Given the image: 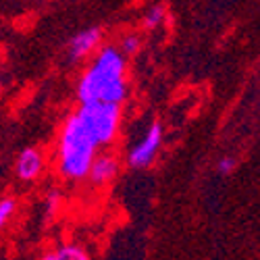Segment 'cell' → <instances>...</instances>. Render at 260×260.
<instances>
[{"label":"cell","instance_id":"obj_1","mask_svg":"<svg viewBox=\"0 0 260 260\" xmlns=\"http://www.w3.org/2000/svg\"><path fill=\"white\" fill-rule=\"evenodd\" d=\"M77 96L81 104L85 102H104L121 104L127 96L125 81V58L115 46H104L94 62L88 67L77 83Z\"/></svg>","mask_w":260,"mask_h":260},{"label":"cell","instance_id":"obj_2","mask_svg":"<svg viewBox=\"0 0 260 260\" xmlns=\"http://www.w3.org/2000/svg\"><path fill=\"white\" fill-rule=\"evenodd\" d=\"M96 144L85 134L75 115L67 119L58 142V169L64 179H85L96 158Z\"/></svg>","mask_w":260,"mask_h":260},{"label":"cell","instance_id":"obj_3","mask_svg":"<svg viewBox=\"0 0 260 260\" xmlns=\"http://www.w3.org/2000/svg\"><path fill=\"white\" fill-rule=\"evenodd\" d=\"M85 134L92 138L96 146H108L119 129L121 108L117 104H104V102H85L73 113Z\"/></svg>","mask_w":260,"mask_h":260},{"label":"cell","instance_id":"obj_4","mask_svg":"<svg viewBox=\"0 0 260 260\" xmlns=\"http://www.w3.org/2000/svg\"><path fill=\"white\" fill-rule=\"evenodd\" d=\"M160 140H162V129L158 123H154L148 129V134L144 136V140L129 152V165L134 169H146L152 165L158 148H160Z\"/></svg>","mask_w":260,"mask_h":260},{"label":"cell","instance_id":"obj_5","mask_svg":"<svg viewBox=\"0 0 260 260\" xmlns=\"http://www.w3.org/2000/svg\"><path fill=\"white\" fill-rule=\"evenodd\" d=\"M100 38H102V31L98 27H90V29H83L81 34H77L71 40V44H69V56H71V60H79L85 54H90L100 44Z\"/></svg>","mask_w":260,"mask_h":260},{"label":"cell","instance_id":"obj_6","mask_svg":"<svg viewBox=\"0 0 260 260\" xmlns=\"http://www.w3.org/2000/svg\"><path fill=\"white\" fill-rule=\"evenodd\" d=\"M119 171V165H117V158L111 156V154H100L94 158L90 171H88V177L92 179L94 185H102V183H108Z\"/></svg>","mask_w":260,"mask_h":260},{"label":"cell","instance_id":"obj_7","mask_svg":"<svg viewBox=\"0 0 260 260\" xmlns=\"http://www.w3.org/2000/svg\"><path fill=\"white\" fill-rule=\"evenodd\" d=\"M42 167H44V160H42V154L34 148H27L19 154L17 160V175L23 179V181H31L40 175Z\"/></svg>","mask_w":260,"mask_h":260},{"label":"cell","instance_id":"obj_8","mask_svg":"<svg viewBox=\"0 0 260 260\" xmlns=\"http://www.w3.org/2000/svg\"><path fill=\"white\" fill-rule=\"evenodd\" d=\"M56 260H90L88 254H85L79 246H62L54 252Z\"/></svg>","mask_w":260,"mask_h":260},{"label":"cell","instance_id":"obj_9","mask_svg":"<svg viewBox=\"0 0 260 260\" xmlns=\"http://www.w3.org/2000/svg\"><path fill=\"white\" fill-rule=\"evenodd\" d=\"M13 212H15V200L13 198L0 200V229L7 225V221L13 216Z\"/></svg>","mask_w":260,"mask_h":260},{"label":"cell","instance_id":"obj_10","mask_svg":"<svg viewBox=\"0 0 260 260\" xmlns=\"http://www.w3.org/2000/svg\"><path fill=\"white\" fill-rule=\"evenodd\" d=\"M162 19H165V9H162V7H154V9L148 11L144 23H146L148 27H156L158 23H162Z\"/></svg>","mask_w":260,"mask_h":260},{"label":"cell","instance_id":"obj_11","mask_svg":"<svg viewBox=\"0 0 260 260\" xmlns=\"http://www.w3.org/2000/svg\"><path fill=\"white\" fill-rule=\"evenodd\" d=\"M138 48H140V38H138V36L129 34V36H125V38H123L121 50H123L125 54H134V52H136ZM123 52H121V54H123Z\"/></svg>","mask_w":260,"mask_h":260},{"label":"cell","instance_id":"obj_12","mask_svg":"<svg viewBox=\"0 0 260 260\" xmlns=\"http://www.w3.org/2000/svg\"><path fill=\"white\" fill-rule=\"evenodd\" d=\"M233 169H235V158H231V156L221 158V162H219V173H223V175H229V173H233Z\"/></svg>","mask_w":260,"mask_h":260},{"label":"cell","instance_id":"obj_13","mask_svg":"<svg viewBox=\"0 0 260 260\" xmlns=\"http://www.w3.org/2000/svg\"><path fill=\"white\" fill-rule=\"evenodd\" d=\"M42 260H56V256H54V252H48V254H44Z\"/></svg>","mask_w":260,"mask_h":260}]
</instances>
